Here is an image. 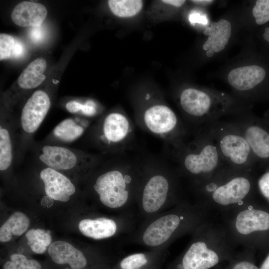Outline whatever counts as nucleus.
<instances>
[{
	"label": "nucleus",
	"mask_w": 269,
	"mask_h": 269,
	"mask_svg": "<svg viewBox=\"0 0 269 269\" xmlns=\"http://www.w3.org/2000/svg\"><path fill=\"white\" fill-rule=\"evenodd\" d=\"M190 1L192 3L202 5H207L214 2V0H194Z\"/></svg>",
	"instance_id": "38"
},
{
	"label": "nucleus",
	"mask_w": 269,
	"mask_h": 269,
	"mask_svg": "<svg viewBox=\"0 0 269 269\" xmlns=\"http://www.w3.org/2000/svg\"><path fill=\"white\" fill-rule=\"evenodd\" d=\"M226 269H259L254 263L247 260H241L233 262Z\"/></svg>",
	"instance_id": "30"
},
{
	"label": "nucleus",
	"mask_w": 269,
	"mask_h": 269,
	"mask_svg": "<svg viewBox=\"0 0 269 269\" xmlns=\"http://www.w3.org/2000/svg\"><path fill=\"white\" fill-rule=\"evenodd\" d=\"M12 159V145L9 133L7 129L0 128V170H6Z\"/></svg>",
	"instance_id": "26"
},
{
	"label": "nucleus",
	"mask_w": 269,
	"mask_h": 269,
	"mask_svg": "<svg viewBox=\"0 0 269 269\" xmlns=\"http://www.w3.org/2000/svg\"><path fill=\"white\" fill-rule=\"evenodd\" d=\"M201 130L192 141L176 149L182 171L197 181L208 179L227 164L212 137Z\"/></svg>",
	"instance_id": "4"
},
{
	"label": "nucleus",
	"mask_w": 269,
	"mask_h": 269,
	"mask_svg": "<svg viewBox=\"0 0 269 269\" xmlns=\"http://www.w3.org/2000/svg\"><path fill=\"white\" fill-rule=\"evenodd\" d=\"M260 269H269V255L264 261Z\"/></svg>",
	"instance_id": "40"
},
{
	"label": "nucleus",
	"mask_w": 269,
	"mask_h": 269,
	"mask_svg": "<svg viewBox=\"0 0 269 269\" xmlns=\"http://www.w3.org/2000/svg\"><path fill=\"white\" fill-rule=\"evenodd\" d=\"M162 3L173 6L176 7H179L182 6L186 2V0H162L161 1Z\"/></svg>",
	"instance_id": "37"
},
{
	"label": "nucleus",
	"mask_w": 269,
	"mask_h": 269,
	"mask_svg": "<svg viewBox=\"0 0 269 269\" xmlns=\"http://www.w3.org/2000/svg\"><path fill=\"white\" fill-rule=\"evenodd\" d=\"M24 51V48L22 43L16 39L14 48L12 53V58H18L22 56Z\"/></svg>",
	"instance_id": "35"
},
{
	"label": "nucleus",
	"mask_w": 269,
	"mask_h": 269,
	"mask_svg": "<svg viewBox=\"0 0 269 269\" xmlns=\"http://www.w3.org/2000/svg\"><path fill=\"white\" fill-rule=\"evenodd\" d=\"M44 33L42 28L39 26L33 27L29 33L30 39L34 43L41 41L44 38Z\"/></svg>",
	"instance_id": "32"
},
{
	"label": "nucleus",
	"mask_w": 269,
	"mask_h": 269,
	"mask_svg": "<svg viewBox=\"0 0 269 269\" xmlns=\"http://www.w3.org/2000/svg\"><path fill=\"white\" fill-rule=\"evenodd\" d=\"M168 247L149 250L122 257L113 269H161Z\"/></svg>",
	"instance_id": "14"
},
{
	"label": "nucleus",
	"mask_w": 269,
	"mask_h": 269,
	"mask_svg": "<svg viewBox=\"0 0 269 269\" xmlns=\"http://www.w3.org/2000/svg\"><path fill=\"white\" fill-rule=\"evenodd\" d=\"M46 60L38 58L33 61L21 73L18 84L24 89H31L40 85L45 79Z\"/></svg>",
	"instance_id": "21"
},
{
	"label": "nucleus",
	"mask_w": 269,
	"mask_h": 269,
	"mask_svg": "<svg viewBox=\"0 0 269 269\" xmlns=\"http://www.w3.org/2000/svg\"><path fill=\"white\" fill-rule=\"evenodd\" d=\"M50 107L49 98L42 90L35 91L24 106L20 117L21 125L28 134L35 132L46 117Z\"/></svg>",
	"instance_id": "10"
},
{
	"label": "nucleus",
	"mask_w": 269,
	"mask_h": 269,
	"mask_svg": "<svg viewBox=\"0 0 269 269\" xmlns=\"http://www.w3.org/2000/svg\"><path fill=\"white\" fill-rule=\"evenodd\" d=\"M174 177L161 169L141 172L136 204L141 221L165 211L177 202Z\"/></svg>",
	"instance_id": "3"
},
{
	"label": "nucleus",
	"mask_w": 269,
	"mask_h": 269,
	"mask_svg": "<svg viewBox=\"0 0 269 269\" xmlns=\"http://www.w3.org/2000/svg\"><path fill=\"white\" fill-rule=\"evenodd\" d=\"M259 186L263 194L269 200V172L266 173L260 178Z\"/></svg>",
	"instance_id": "31"
},
{
	"label": "nucleus",
	"mask_w": 269,
	"mask_h": 269,
	"mask_svg": "<svg viewBox=\"0 0 269 269\" xmlns=\"http://www.w3.org/2000/svg\"><path fill=\"white\" fill-rule=\"evenodd\" d=\"M48 253L55 264L67 265L71 269H86L91 263L90 259L81 251L63 241L51 243L48 248Z\"/></svg>",
	"instance_id": "12"
},
{
	"label": "nucleus",
	"mask_w": 269,
	"mask_h": 269,
	"mask_svg": "<svg viewBox=\"0 0 269 269\" xmlns=\"http://www.w3.org/2000/svg\"><path fill=\"white\" fill-rule=\"evenodd\" d=\"M224 258L198 237H195L188 248L170 263L166 269H210Z\"/></svg>",
	"instance_id": "8"
},
{
	"label": "nucleus",
	"mask_w": 269,
	"mask_h": 269,
	"mask_svg": "<svg viewBox=\"0 0 269 269\" xmlns=\"http://www.w3.org/2000/svg\"><path fill=\"white\" fill-rule=\"evenodd\" d=\"M132 131L130 121L122 113H110L104 120L102 125L103 137L109 144L123 143L130 136Z\"/></svg>",
	"instance_id": "16"
},
{
	"label": "nucleus",
	"mask_w": 269,
	"mask_h": 269,
	"mask_svg": "<svg viewBox=\"0 0 269 269\" xmlns=\"http://www.w3.org/2000/svg\"><path fill=\"white\" fill-rule=\"evenodd\" d=\"M84 129L73 120L66 119L57 125L53 130L54 135L60 140L70 142L79 137Z\"/></svg>",
	"instance_id": "24"
},
{
	"label": "nucleus",
	"mask_w": 269,
	"mask_h": 269,
	"mask_svg": "<svg viewBox=\"0 0 269 269\" xmlns=\"http://www.w3.org/2000/svg\"><path fill=\"white\" fill-rule=\"evenodd\" d=\"M179 102L185 114L201 129L231 113L235 106L233 98L224 93L194 87L183 89Z\"/></svg>",
	"instance_id": "5"
},
{
	"label": "nucleus",
	"mask_w": 269,
	"mask_h": 269,
	"mask_svg": "<svg viewBox=\"0 0 269 269\" xmlns=\"http://www.w3.org/2000/svg\"><path fill=\"white\" fill-rule=\"evenodd\" d=\"M248 142L254 156L269 158V133L247 118L232 121Z\"/></svg>",
	"instance_id": "11"
},
{
	"label": "nucleus",
	"mask_w": 269,
	"mask_h": 269,
	"mask_svg": "<svg viewBox=\"0 0 269 269\" xmlns=\"http://www.w3.org/2000/svg\"><path fill=\"white\" fill-rule=\"evenodd\" d=\"M266 75V72L264 68L252 65L232 69L228 75L227 80L235 90L245 92L252 90L262 82Z\"/></svg>",
	"instance_id": "15"
},
{
	"label": "nucleus",
	"mask_w": 269,
	"mask_h": 269,
	"mask_svg": "<svg viewBox=\"0 0 269 269\" xmlns=\"http://www.w3.org/2000/svg\"><path fill=\"white\" fill-rule=\"evenodd\" d=\"M197 219L194 207L180 203L173 209L141 221L137 229L124 238V242L139 245L149 250L169 247L176 237L191 230Z\"/></svg>",
	"instance_id": "1"
},
{
	"label": "nucleus",
	"mask_w": 269,
	"mask_h": 269,
	"mask_svg": "<svg viewBox=\"0 0 269 269\" xmlns=\"http://www.w3.org/2000/svg\"><path fill=\"white\" fill-rule=\"evenodd\" d=\"M40 176L46 195L54 200L67 202L75 192L71 180L57 170L47 167L41 171Z\"/></svg>",
	"instance_id": "13"
},
{
	"label": "nucleus",
	"mask_w": 269,
	"mask_h": 269,
	"mask_svg": "<svg viewBox=\"0 0 269 269\" xmlns=\"http://www.w3.org/2000/svg\"><path fill=\"white\" fill-rule=\"evenodd\" d=\"M247 171L238 170L234 176L222 184L214 182L208 183L207 191L212 192V197L217 203L227 206L236 204L243 200L251 189V181L245 173Z\"/></svg>",
	"instance_id": "9"
},
{
	"label": "nucleus",
	"mask_w": 269,
	"mask_h": 269,
	"mask_svg": "<svg viewBox=\"0 0 269 269\" xmlns=\"http://www.w3.org/2000/svg\"><path fill=\"white\" fill-rule=\"evenodd\" d=\"M231 33L232 26L229 21L221 19L211 22L203 31L208 36L202 46L203 50L207 51L211 49L214 53L222 51L228 44Z\"/></svg>",
	"instance_id": "19"
},
{
	"label": "nucleus",
	"mask_w": 269,
	"mask_h": 269,
	"mask_svg": "<svg viewBox=\"0 0 269 269\" xmlns=\"http://www.w3.org/2000/svg\"><path fill=\"white\" fill-rule=\"evenodd\" d=\"M25 237L31 250L37 254L44 253L52 241L49 232L41 229H30L26 233Z\"/></svg>",
	"instance_id": "25"
},
{
	"label": "nucleus",
	"mask_w": 269,
	"mask_h": 269,
	"mask_svg": "<svg viewBox=\"0 0 269 269\" xmlns=\"http://www.w3.org/2000/svg\"><path fill=\"white\" fill-rule=\"evenodd\" d=\"M203 129L216 143L226 164L247 171L254 155L245 138L232 121H218Z\"/></svg>",
	"instance_id": "6"
},
{
	"label": "nucleus",
	"mask_w": 269,
	"mask_h": 269,
	"mask_svg": "<svg viewBox=\"0 0 269 269\" xmlns=\"http://www.w3.org/2000/svg\"><path fill=\"white\" fill-rule=\"evenodd\" d=\"M235 226L242 235H248L254 232L269 229V213L257 209H247L237 215Z\"/></svg>",
	"instance_id": "20"
},
{
	"label": "nucleus",
	"mask_w": 269,
	"mask_h": 269,
	"mask_svg": "<svg viewBox=\"0 0 269 269\" xmlns=\"http://www.w3.org/2000/svg\"><path fill=\"white\" fill-rule=\"evenodd\" d=\"M83 104L76 101H71L66 105L67 110L71 113L81 112Z\"/></svg>",
	"instance_id": "34"
},
{
	"label": "nucleus",
	"mask_w": 269,
	"mask_h": 269,
	"mask_svg": "<svg viewBox=\"0 0 269 269\" xmlns=\"http://www.w3.org/2000/svg\"><path fill=\"white\" fill-rule=\"evenodd\" d=\"M108 5L115 15L127 18L137 14L143 7V1L140 0H110Z\"/></svg>",
	"instance_id": "23"
},
{
	"label": "nucleus",
	"mask_w": 269,
	"mask_h": 269,
	"mask_svg": "<svg viewBox=\"0 0 269 269\" xmlns=\"http://www.w3.org/2000/svg\"><path fill=\"white\" fill-rule=\"evenodd\" d=\"M30 225L29 218L21 212H15L0 228V241L4 243L11 240L12 236H19L24 233Z\"/></svg>",
	"instance_id": "22"
},
{
	"label": "nucleus",
	"mask_w": 269,
	"mask_h": 269,
	"mask_svg": "<svg viewBox=\"0 0 269 269\" xmlns=\"http://www.w3.org/2000/svg\"><path fill=\"white\" fill-rule=\"evenodd\" d=\"M141 119L146 130L162 138L171 139L176 149L184 143L182 140L185 130L168 106L161 104L152 105L145 110Z\"/></svg>",
	"instance_id": "7"
},
{
	"label": "nucleus",
	"mask_w": 269,
	"mask_h": 269,
	"mask_svg": "<svg viewBox=\"0 0 269 269\" xmlns=\"http://www.w3.org/2000/svg\"><path fill=\"white\" fill-rule=\"evenodd\" d=\"M141 174L130 166L116 167L99 175L93 188L103 206L121 214L132 213Z\"/></svg>",
	"instance_id": "2"
},
{
	"label": "nucleus",
	"mask_w": 269,
	"mask_h": 269,
	"mask_svg": "<svg viewBox=\"0 0 269 269\" xmlns=\"http://www.w3.org/2000/svg\"><path fill=\"white\" fill-rule=\"evenodd\" d=\"M264 38L268 42H269V27L265 28V32L263 33Z\"/></svg>",
	"instance_id": "41"
},
{
	"label": "nucleus",
	"mask_w": 269,
	"mask_h": 269,
	"mask_svg": "<svg viewBox=\"0 0 269 269\" xmlns=\"http://www.w3.org/2000/svg\"><path fill=\"white\" fill-rule=\"evenodd\" d=\"M81 112L86 116H93L96 113V104L93 101L89 100L83 104Z\"/></svg>",
	"instance_id": "33"
},
{
	"label": "nucleus",
	"mask_w": 269,
	"mask_h": 269,
	"mask_svg": "<svg viewBox=\"0 0 269 269\" xmlns=\"http://www.w3.org/2000/svg\"><path fill=\"white\" fill-rule=\"evenodd\" d=\"M39 158L48 167L57 171L71 169L79 162L77 156L72 151L64 147L55 145L43 146Z\"/></svg>",
	"instance_id": "18"
},
{
	"label": "nucleus",
	"mask_w": 269,
	"mask_h": 269,
	"mask_svg": "<svg viewBox=\"0 0 269 269\" xmlns=\"http://www.w3.org/2000/svg\"><path fill=\"white\" fill-rule=\"evenodd\" d=\"M2 269H42L41 264L34 259H29L20 254H13L3 265Z\"/></svg>",
	"instance_id": "27"
},
{
	"label": "nucleus",
	"mask_w": 269,
	"mask_h": 269,
	"mask_svg": "<svg viewBox=\"0 0 269 269\" xmlns=\"http://www.w3.org/2000/svg\"><path fill=\"white\" fill-rule=\"evenodd\" d=\"M252 14L258 25L269 21V0H258L252 9Z\"/></svg>",
	"instance_id": "28"
},
{
	"label": "nucleus",
	"mask_w": 269,
	"mask_h": 269,
	"mask_svg": "<svg viewBox=\"0 0 269 269\" xmlns=\"http://www.w3.org/2000/svg\"><path fill=\"white\" fill-rule=\"evenodd\" d=\"M16 40L13 36L7 34H0V60L12 57Z\"/></svg>",
	"instance_id": "29"
},
{
	"label": "nucleus",
	"mask_w": 269,
	"mask_h": 269,
	"mask_svg": "<svg viewBox=\"0 0 269 269\" xmlns=\"http://www.w3.org/2000/svg\"><path fill=\"white\" fill-rule=\"evenodd\" d=\"M190 19L191 22H198L204 24L207 23L208 21L207 19L205 16L198 13L191 15Z\"/></svg>",
	"instance_id": "36"
},
{
	"label": "nucleus",
	"mask_w": 269,
	"mask_h": 269,
	"mask_svg": "<svg viewBox=\"0 0 269 269\" xmlns=\"http://www.w3.org/2000/svg\"><path fill=\"white\" fill-rule=\"evenodd\" d=\"M112 267V266L110 264H102L94 266L90 268V269H111Z\"/></svg>",
	"instance_id": "39"
},
{
	"label": "nucleus",
	"mask_w": 269,
	"mask_h": 269,
	"mask_svg": "<svg viewBox=\"0 0 269 269\" xmlns=\"http://www.w3.org/2000/svg\"><path fill=\"white\" fill-rule=\"evenodd\" d=\"M214 54V52L211 49L206 51V55L208 57H212Z\"/></svg>",
	"instance_id": "42"
},
{
	"label": "nucleus",
	"mask_w": 269,
	"mask_h": 269,
	"mask_svg": "<svg viewBox=\"0 0 269 269\" xmlns=\"http://www.w3.org/2000/svg\"><path fill=\"white\" fill-rule=\"evenodd\" d=\"M47 14L44 5L35 2L22 1L14 7L11 18L14 24L19 26H39Z\"/></svg>",
	"instance_id": "17"
}]
</instances>
